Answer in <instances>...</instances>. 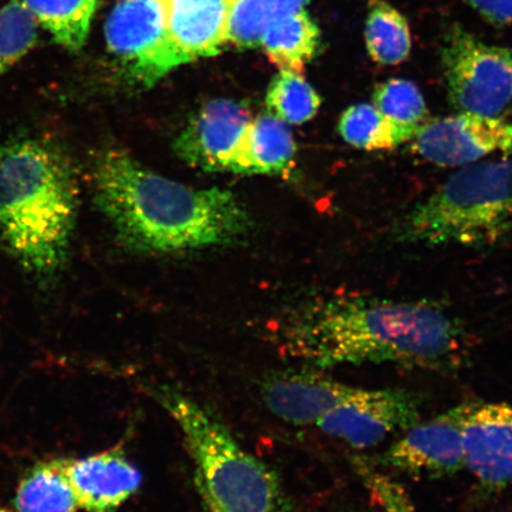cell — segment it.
Instances as JSON below:
<instances>
[{"mask_svg":"<svg viewBox=\"0 0 512 512\" xmlns=\"http://www.w3.org/2000/svg\"><path fill=\"white\" fill-rule=\"evenodd\" d=\"M462 325L430 302L342 294L298 313L286 348L319 368L394 363L454 368L464 348Z\"/></svg>","mask_w":512,"mask_h":512,"instance_id":"cell-1","label":"cell"},{"mask_svg":"<svg viewBox=\"0 0 512 512\" xmlns=\"http://www.w3.org/2000/svg\"><path fill=\"white\" fill-rule=\"evenodd\" d=\"M96 206L118 239L140 253H177L229 245L251 229L232 191L196 189L157 174L121 149L93 166Z\"/></svg>","mask_w":512,"mask_h":512,"instance_id":"cell-2","label":"cell"},{"mask_svg":"<svg viewBox=\"0 0 512 512\" xmlns=\"http://www.w3.org/2000/svg\"><path fill=\"white\" fill-rule=\"evenodd\" d=\"M78 203L74 165L60 143L35 134L0 143V242L42 287L66 268Z\"/></svg>","mask_w":512,"mask_h":512,"instance_id":"cell-3","label":"cell"},{"mask_svg":"<svg viewBox=\"0 0 512 512\" xmlns=\"http://www.w3.org/2000/svg\"><path fill=\"white\" fill-rule=\"evenodd\" d=\"M152 395L183 434L207 512H294L277 475L208 409L174 389Z\"/></svg>","mask_w":512,"mask_h":512,"instance_id":"cell-4","label":"cell"},{"mask_svg":"<svg viewBox=\"0 0 512 512\" xmlns=\"http://www.w3.org/2000/svg\"><path fill=\"white\" fill-rule=\"evenodd\" d=\"M512 230V159L462 166L403 217L400 242L440 246L492 245Z\"/></svg>","mask_w":512,"mask_h":512,"instance_id":"cell-5","label":"cell"},{"mask_svg":"<svg viewBox=\"0 0 512 512\" xmlns=\"http://www.w3.org/2000/svg\"><path fill=\"white\" fill-rule=\"evenodd\" d=\"M441 66L454 110L497 117L512 102L510 49L490 46L459 25L448 30Z\"/></svg>","mask_w":512,"mask_h":512,"instance_id":"cell-6","label":"cell"},{"mask_svg":"<svg viewBox=\"0 0 512 512\" xmlns=\"http://www.w3.org/2000/svg\"><path fill=\"white\" fill-rule=\"evenodd\" d=\"M105 36L125 73L143 86L184 64L169 35L165 0H121L107 18Z\"/></svg>","mask_w":512,"mask_h":512,"instance_id":"cell-7","label":"cell"},{"mask_svg":"<svg viewBox=\"0 0 512 512\" xmlns=\"http://www.w3.org/2000/svg\"><path fill=\"white\" fill-rule=\"evenodd\" d=\"M420 415V399L407 390L354 387L316 426L356 450H368L418 424Z\"/></svg>","mask_w":512,"mask_h":512,"instance_id":"cell-8","label":"cell"},{"mask_svg":"<svg viewBox=\"0 0 512 512\" xmlns=\"http://www.w3.org/2000/svg\"><path fill=\"white\" fill-rule=\"evenodd\" d=\"M472 402L418 422L379 458L389 469L409 476L439 478L465 470L463 432Z\"/></svg>","mask_w":512,"mask_h":512,"instance_id":"cell-9","label":"cell"},{"mask_svg":"<svg viewBox=\"0 0 512 512\" xmlns=\"http://www.w3.org/2000/svg\"><path fill=\"white\" fill-rule=\"evenodd\" d=\"M412 151L439 166H464L495 152H512V111L497 117L458 113L426 121Z\"/></svg>","mask_w":512,"mask_h":512,"instance_id":"cell-10","label":"cell"},{"mask_svg":"<svg viewBox=\"0 0 512 512\" xmlns=\"http://www.w3.org/2000/svg\"><path fill=\"white\" fill-rule=\"evenodd\" d=\"M253 117L238 101L217 99L192 115L174 143L179 159L207 172H232Z\"/></svg>","mask_w":512,"mask_h":512,"instance_id":"cell-11","label":"cell"},{"mask_svg":"<svg viewBox=\"0 0 512 512\" xmlns=\"http://www.w3.org/2000/svg\"><path fill=\"white\" fill-rule=\"evenodd\" d=\"M465 469L486 491L512 486V403L472 402L465 421Z\"/></svg>","mask_w":512,"mask_h":512,"instance_id":"cell-12","label":"cell"},{"mask_svg":"<svg viewBox=\"0 0 512 512\" xmlns=\"http://www.w3.org/2000/svg\"><path fill=\"white\" fill-rule=\"evenodd\" d=\"M64 472L79 508L86 512H115L142 485V473L121 448L64 458Z\"/></svg>","mask_w":512,"mask_h":512,"instance_id":"cell-13","label":"cell"},{"mask_svg":"<svg viewBox=\"0 0 512 512\" xmlns=\"http://www.w3.org/2000/svg\"><path fill=\"white\" fill-rule=\"evenodd\" d=\"M354 389L315 371H285L267 379L262 398L270 411L292 426H311Z\"/></svg>","mask_w":512,"mask_h":512,"instance_id":"cell-14","label":"cell"},{"mask_svg":"<svg viewBox=\"0 0 512 512\" xmlns=\"http://www.w3.org/2000/svg\"><path fill=\"white\" fill-rule=\"evenodd\" d=\"M234 0H165L169 35L184 63L221 53Z\"/></svg>","mask_w":512,"mask_h":512,"instance_id":"cell-15","label":"cell"},{"mask_svg":"<svg viewBox=\"0 0 512 512\" xmlns=\"http://www.w3.org/2000/svg\"><path fill=\"white\" fill-rule=\"evenodd\" d=\"M296 140L290 125L271 114L249 124L236 155L233 174L284 176L293 169Z\"/></svg>","mask_w":512,"mask_h":512,"instance_id":"cell-16","label":"cell"},{"mask_svg":"<svg viewBox=\"0 0 512 512\" xmlns=\"http://www.w3.org/2000/svg\"><path fill=\"white\" fill-rule=\"evenodd\" d=\"M320 32L305 10L288 12L274 19L262 35L260 46L280 70L303 74L316 56Z\"/></svg>","mask_w":512,"mask_h":512,"instance_id":"cell-17","label":"cell"},{"mask_svg":"<svg viewBox=\"0 0 512 512\" xmlns=\"http://www.w3.org/2000/svg\"><path fill=\"white\" fill-rule=\"evenodd\" d=\"M14 504L17 512H78V501L64 472V458L32 466L17 486Z\"/></svg>","mask_w":512,"mask_h":512,"instance_id":"cell-18","label":"cell"},{"mask_svg":"<svg viewBox=\"0 0 512 512\" xmlns=\"http://www.w3.org/2000/svg\"><path fill=\"white\" fill-rule=\"evenodd\" d=\"M37 24L68 50L85 46L96 9V0H21Z\"/></svg>","mask_w":512,"mask_h":512,"instance_id":"cell-19","label":"cell"},{"mask_svg":"<svg viewBox=\"0 0 512 512\" xmlns=\"http://www.w3.org/2000/svg\"><path fill=\"white\" fill-rule=\"evenodd\" d=\"M338 133L345 143L364 151L394 150L418 134L392 123L370 104L347 108L339 118Z\"/></svg>","mask_w":512,"mask_h":512,"instance_id":"cell-20","label":"cell"},{"mask_svg":"<svg viewBox=\"0 0 512 512\" xmlns=\"http://www.w3.org/2000/svg\"><path fill=\"white\" fill-rule=\"evenodd\" d=\"M364 37L370 59L383 66H396L411 54L407 19L384 0H370Z\"/></svg>","mask_w":512,"mask_h":512,"instance_id":"cell-21","label":"cell"},{"mask_svg":"<svg viewBox=\"0 0 512 512\" xmlns=\"http://www.w3.org/2000/svg\"><path fill=\"white\" fill-rule=\"evenodd\" d=\"M310 0H234L227 43L239 48L260 46L262 35L274 19L304 10Z\"/></svg>","mask_w":512,"mask_h":512,"instance_id":"cell-22","label":"cell"},{"mask_svg":"<svg viewBox=\"0 0 512 512\" xmlns=\"http://www.w3.org/2000/svg\"><path fill=\"white\" fill-rule=\"evenodd\" d=\"M322 99L303 74L280 70L266 95L267 113L287 125H302L316 117Z\"/></svg>","mask_w":512,"mask_h":512,"instance_id":"cell-23","label":"cell"},{"mask_svg":"<svg viewBox=\"0 0 512 512\" xmlns=\"http://www.w3.org/2000/svg\"><path fill=\"white\" fill-rule=\"evenodd\" d=\"M373 105L392 123L415 132L427 121L424 95L412 81L390 79L380 83L373 93Z\"/></svg>","mask_w":512,"mask_h":512,"instance_id":"cell-24","label":"cell"},{"mask_svg":"<svg viewBox=\"0 0 512 512\" xmlns=\"http://www.w3.org/2000/svg\"><path fill=\"white\" fill-rule=\"evenodd\" d=\"M37 22L21 0H11L0 10V75L34 48Z\"/></svg>","mask_w":512,"mask_h":512,"instance_id":"cell-25","label":"cell"},{"mask_svg":"<svg viewBox=\"0 0 512 512\" xmlns=\"http://www.w3.org/2000/svg\"><path fill=\"white\" fill-rule=\"evenodd\" d=\"M354 465L357 475L361 477L371 496L384 511L415 512L408 492L394 478L362 459H355Z\"/></svg>","mask_w":512,"mask_h":512,"instance_id":"cell-26","label":"cell"},{"mask_svg":"<svg viewBox=\"0 0 512 512\" xmlns=\"http://www.w3.org/2000/svg\"><path fill=\"white\" fill-rule=\"evenodd\" d=\"M480 16L494 24L512 23V0H465Z\"/></svg>","mask_w":512,"mask_h":512,"instance_id":"cell-27","label":"cell"},{"mask_svg":"<svg viewBox=\"0 0 512 512\" xmlns=\"http://www.w3.org/2000/svg\"><path fill=\"white\" fill-rule=\"evenodd\" d=\"M0 512H9V511L4 509L3 507H0Z\"/></svg>","mask_w":512,"mask_h":512,"instance_id":"cell-28","label":"cell"},{"mask_svg":"<svg viewBox=\"0 0 512 512\" xmlns=\"http://www.w3.org/2000/svg\"><path fill=\"white\" fill-rule=\"evenodd\" d=\"M510 54H511V60H512V49H510Z\"/></svg>","mask_w":512,"mask_h":512,"instance_id":"cell-29","label":"cell"},{"mask_svg":"<svg viewBox=\"0 0 512 512\" xmlns=\"http://www.w3.org/2000/svg\"><path fill=\"white\" fill-rule=\"evenodd\" d=\"M351 512H356V511H351Z\"/></svg>","mask_w":512,"mask_h":512,"instance_id":"cell-30","label":"cell"}]
</instances>
